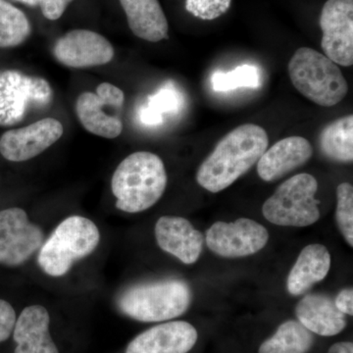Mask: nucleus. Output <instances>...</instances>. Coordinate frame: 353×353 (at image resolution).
<instances>
[{
  "label": "nucleus",
  "instance_id": "39448f33",
  "mask_svg": "<svg viewBox=\"0 0 353 353\" xmlns=\"http://www.w3.org/2000/svg\"><path fill=\"white\" fill-rule=\"evenodd\" d=\"M101 241L99 228L88 218L71 216L62 221L41 246L39 265L51 277H61L77 260L94 252Z\"/></svg>",
  "mask_w": 353,
  "mask_h": 353
},
{
  "label": "nucleus",
  "instance_id": "a211bd4d",
  "mask_svg": "<svg viewBox=\"0 0 353 353\" xmlns=\"http://www.w3.org/2000/svg\"><path fill=\"white\" fill-rule=\"evenodd\" d=\"M297 321L312 334L333 336L345 329V314L336 308L331 297L322 294H311L296 304Z\"/></svg>",
  "mask_w": 353,
  "mask_h": 353
},
{
  "label": "nucleus",
  "instance_id": "6e6552de",
  "mask_svg": "<svg viewBox=\"0 0 353 353\" xmlns=\"http://www.w3.org/2000/svg\"><path fill=\"white\" fill-rule=\"evenodd\" d=\"M125 101L122 90L112 83H102L97 92H83L76 101V113L83 127L95 136L115 139L123 131L120 115L108 110L121 112Z\"/></svg>",
  "mask_w": 353,
  "mask_h": 353
},
{
  "label": "nucleus",
  "instance_id": "4be33fe9",
  "mask_svg": "<svg viewBox=\"0 0 353 353\" xmlns=\"http://www.w3.org/2000/svg\"><path fill=\"white\" fill-rule=\"evenodd\" d=\"M314 345V336L299 321L281 324L276 333L262 343L259 353H307Z\"/></svg>",
  "mask_w": 353,
  "mask_h": 353
},
{
  "label": "nucleus",
  "instance_id": "c85d7f7f",
  "mask_svg": "<svg viewBox=\"0 0 353 353\" xmlns=\"http://www.w3.org/2000/svg\"><path fill=\"white\" fill-rule=\"evenodd\" d=\"M73 0H39L41 12L46 19L55 21L61 18Z\"/></svg>",
  "mask_w": 353,
  "mask_h": 353
},
{
  "label": "nucleus",
  "instance_id": "423d86ee",
  "mask_svg": "<svg viewBox=\"0 0 353 353\" xmlns=\"http://www.w3.org/2000/svg\"><path fill=\"white\" fill-rule=\"evenodd\" d=\"M318 182L307 173L297 174L279 185L262 206L263 216L272 224L307 227L320 218L319 201L315 199Z\"/></svg>",
  "mask_w": 353,
  "mask_h": 353
},
{
  "label": "nucleus",
  "instance_id": "2eb2a0df",
  "mask_svg": "<svg viewBox=\"0 0 353 353\" xmlns=\"http://www.w3.org/2000/svg\"><path fill=\"white\" fill-rule=\"evenodd\" d=\"M154 232L159 248L183 263H196L201 256L204 236L189 220L163 216L158 219Z\"/></svg>",
  "mask_w": 353,
  "mask_h": 353
},
{
  "label": "nucleus",
  "instance_id": "f8f14e48",
  "mask_svg": "<svg viewBox=\"0 0 353 353\" xmlns=\"http://www.w3.org/2000/svg\"><path fill=\"white\" fill-rule=\"evenodd\" d=\"M63 132L59 121L44 118L29 126L4 132L0 138V153L9 161H27L54 145Z\"/></svg>",
  "mask_w": 353,
  "mask_h": 353
},
{
  "label": "nucleus",
  "instance_id": "aec40b11",
  "mask_svg": "<svg viewBox=\"0 0 353 353\" xmlns=\"http://www.w3.org/2000/svg\"><path fill=\"white\" fill-rule=\"evenodd\" d=\"M134 36L158 43L168 39L169 25L158 0H120Z\"/></svg>",
  "mask_w": 353,
  "mask_h": 353
},
{
  "label": "nucleus",
  "instance_id": "cd10ccee",
  "mask_svg": "<svg viewBox=\"0 0 353 353\" xmlns=\"http://www.w3.org/2000/svg\"><path fill=\"white\" fill-rule=\"evenodd\" d=\"M16 313L10 303L0 299V343L6 341L13 332Z\"/></svg>",
  "mask_w": 353,
  "mask_h": 353
},
{
  "label": "nucleus",
  "instance_id": "9b49d317",
  "mask_svg": "<svg viewBox=\"0 0 353 353\" xmlns=\"http://www.w3.org/2000/svg\"><path fill=\"white\" fill-rule=\"evenodd\" d=\"M321 48L329 59L343 67L353 64V0H328L320 16Z\"/></svg>",
  "mask_w": 353,
  "mask_h": 353
},
{
  "label": "nucleus",
  "instance_id": "393cba45",
  "mask_svg": "<svg viewBox=\"0 0 353 353\" xmlns=\"http://www.w3.org/2000/svg\"><path fill=\"white\" fill-rule=\"evenodd\" d=\"M212 85L217 92H229L238 88H254L259 85V72L252 65H243L229 73L216 72Z\"/></svg>",
  "mask_w": 353,
  "mask_h": 353
},
{
  "label": "nucleus",
  "instance_id": "7c9ffc66",
  "mask_svg": "<svg viewBox=\"0 0 353 353\" xmlns=\"http://www.w3.org/2000/svg\"><path fill=\"white\" fill-rule=\"evenodd\" d=\"M328 353H353V343L352 341H341L334 343L329 348Z\"/></svg>",
  "mask_w": 353,
  "mask_h": 353
},
{
  "label": "nucleus",
  "instance_id": "c756f323",
  "mask_svg": "<svg viewBox=\"0 0 353 353\" xmlns=\"http://www.w3.org/2000/svg\"><path fill=\"white\" fill-rule=\"evenodd\" d=\"M336 308L345 315H353V290L352 288H348L341 290L338 296L334 299Z\"/></svg>",
  "mask_w": 353,
  "mask_h": 353
},
{
  "label": "nucleus",
  "instance_id": "bb28decb",
  "mask_svg": "<svg viewBox=\"0 0 353 353\" xmlns=\"http://www.w3.org/2000/svg\"><path fill=\"white\" fill-rule=\"evenodd\" d=\"M232 6V0H185V10L194 17L212 21L224 15Z\"/></svg>",
  "mask_w": 353,
  "mask_h": 353
},
{
  "label": "nucleus",
  "instance_id": "412c9836",
  "mask_svg": "<svg viewBox=\"0 0 353 353\" xmlns=\"http://www.w3.org/2000/svg\"><path fill=\"white\" fill-rule=\"evenodd\" d=\"M323 154L341 163H352L353 160V116L339 118L327 125L319 136Z\"/></svg>",
  "mask_w": 353,
  "mask_h": 353
},
{
  "label": "nucleus",
  "instance_id": "6ab92c4d",
  "mask_svg": "<svg viewBox=\"0 0 353 353\" xmlns=\"http://www.w3.org/2000/svg\"><path fill=\"white\" fill-rule=\"evenodd\" d=\"M331 264V254L326 246L320 243L305 246L290 272L288 292L296 296L306 294L313 285L327 277Z\"/></svg>",
  "mask_w": 353,
  "mask_h": 353
},
{
  "label": "nucleus",
  "instance_id": "b1692460",
  "mask_svg": "<svg viewBox=\"0 0 353 353\" xmlns=\"http://www.w3.org/2000/svg\"><path fill=\"white\" fill-rule=\"evenodd\" d=\"M181 103L179 92L172 88L165 87L150 97L148 106L139 111V120L146 126L161 124L163 114L176 112Z\"/></svg>",
  "mask_w": 353,
  "mask_h": 353
},
{
  "label": "nucleus",
  "instance_id": "9d476101",
  "mask_svg": "<svg viewBox=\"0 0 353 353\" xmlns=\"http://www.w3.org/2000/svg\"><path fill=\"white\" fill-rule=\"evenodd\" d=\"M43 243L41 228L21 208L0 211V264L19 266Z\"/></svg>",
  "mask_w": 353,
  "mask_h": 353
},
{
  "label": "nucleus",
  "instance_id": "20e7f679",
  "mask_svg": "<svg viewBox=\"0 0 353 353\" xmlns=\"http://www.w3.org/2000/svg\"><path fill=\"white\" fill-rule=\"evenodd\" d=\"M192 303V292L181 280H165L134 285L118 304L125 315L139 322H163L183 314Z\"/></svg>",
  "mask_w": 353,
  "mask_h": 353
},
{
  "label": "nucleus",
  "instance_id": "2f4dec72",
  "mask_svg": "<svg viewBox=\"0 0 353 353\" xmlns=\"http://www.w3.org/2000/svg\"><path fill=\"white\" fill-rule=\"evenodd\" d=\"M17 1L22 2V3L30 6H39V0H17Z\"/></svg>",
  "mask_w": 353,
  "mask_h": 353
},
{
  "label": "nucleus",
  "instance_id": "7ed1b4c3",
  "mask_svg": "<svg viewBox=\"0 0 353 353\" xmlns=\"http://www.w3.org/2000/svg\"><path fill=\"white\" fill-rule=\"evenodd\" d=\"M288 72L294 87L323 108L336 105L347 97L348 83L340 67L312 48H299L290 58Z\"/></svg>",
  "mask_w": 353,
  "mask_h": 353
},
{
  "label": "nucleus",
  "instance_id": "a878e982",
  "mask_svg": "<svg viewBox=\"0 0 353 353\" xmlns=\"http://www.w3.org/2000/svg\"><path fill=\"white\" fill-rule=\"evenodd\" d=\"M336 219L339 229L350 248L353 246V187L341 183L336 188Z\"/></svg>",
  "mask_w": 353,
  "mask_h": 353
},
{
  "label": "nucleus",
  "instance_id": "0eeeda50",
  "mask_svg": "<svg viewBox=\"0 0 353 353\" xmlns=\"http://www.w3.org/2000/svg\"><path fill=\"white\" fill-rule=\"evenodd\" d=\"M52 97L43 78L13 70L0 72V127L18 124L30 111L48 106Z\"/></svg>",
  "mask_w": 353,
  "mask_h": 353
},
{
  "label": "nucleus",
  "instance_id": "5701e85b",
  "mask_svg": "<svg viewBox=\"0 0 353 353\" xmlns=\"http://www.w3.org/2000/svg\"><path fill=\"white\" fill-rule=\"evenodd\" d=\"M31 32V24L25 13L6 0H0V48L20 46Z\"/></svg>",
  "mask_w": 353,
  "mask_h": 353
},
{
  "label": "nucleus",
  "instance_id": "dca6fc26",
  "mask_svg": "<svg viewBox=\"0 0 353 353\" xmlns=\"http://www.w3.org/2000/svg\"><path fill=\"white\" fill-rule=\"evenodd\" d=\"M313 148L303 137H289L267 148L257 162V173L265 182H275L307 163Z\"/></svg>",
  "mask_w": 353,
  "mask_h": 353
},
{
  "label": "nucleus",
  "instance_id": "f257e3e1",
  "mask_svg": "<svg viewBox=\"0 0 353 353\" xmlns=\"http://www.w3.org/2000/svg\"><path fill=\"white\" fill-rule=\"evenodd\" d=\"M268 145V134L263 128L255 124L236 127L202 162L197 183L213 194L226 190L257 164Z\"/></svg>",
  "mask_w": 353,
  "mask_h": 353
},
{
  "label": "nucleus",
  "instance_id": "f3484780",
  "mask_svg": "<svg viewBox=\"0 0 353 353\" xmlns=\"http://www.w3.org/2000/svg\"><path fill=\"white\" fill-rule=\"evenodd\" d=\"M50 317L41 305L26 307L16 320L13 338L17 347L14 353H59L50 334Z\"/></svg>",
  "mask_w": 353,
  "mask_h": 353
},
{
  "label": "nucleus",
  "instance_id": "1a4fd4ad",
  "mask_svg": "<svg viewBox=\"0 0 353 353\" xmlns=\"http://www.w3.org/2000/svg\"><path fill=\"white\" fill-rule=\"evenodd\" d=\"M206 245L224 259L250 256L263 250L269 241L266 228L254 220L241 218L234 222L218 221L206 232Z\"/></svg>",
  "mask_w": 353,
  "mask_h": 353
},
{
  "label": "nucleus",
  "instance_id": "ddd939ff",
  "mask_svg": "<svg viewBox=\"0 0 353 353\" xmlns=\"http://www.w3.org/2000/svg\"><path fill=\"white\" fill-rule=\"evenodd\" d=\"M112 44L97 32L73 30L58 39L53 54L70 68H88L109 63L114 57Z\"/></svg>",
  "mask_w": 353,
  "mask_h": 353
},
{
  "label": "nucleus",
  "instance_id": "4468645a",
  "mask_svg": "<svg viewBox=\"0 0 353 353\" xmlns=\"http://www.w3.org/2000/svg\"><path fill=\"white\" fill-rule=\"evenodd\" d=\"M199 333L185 321L166 322L146 330L128 345L126 353H188L196 345Z\"/></svg>",
  "mask_w": 353,
  "mask_h": 353
},
{
  "label": "nucleus",
  "instance_id": "f03ea898",
  "mask_svg": "<svg viewBox=\"0 0 353 353\" xmlns=\"http://www.w3.org/2000/svg\"><path fill=\"white\" fill-rule=\"evenodd\" d=\"M167 183L161 158L148 152L132 153L118 165L111 181L116 208L128 213L148 210L163 196Z\"/></svg>",
  "mask_w": 353,
  "mask_h": 353
}]
</instances>
